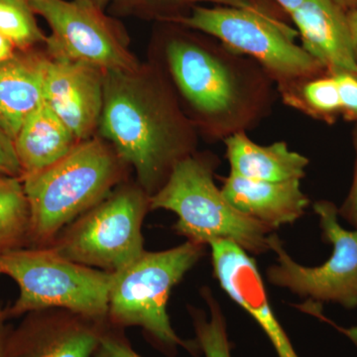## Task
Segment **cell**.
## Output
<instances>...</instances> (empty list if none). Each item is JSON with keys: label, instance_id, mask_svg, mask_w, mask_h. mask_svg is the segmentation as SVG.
I'll list each match as a JSON object with an SVG mask.
<instances>
[{"label": "cell", "instance_id": "obj_16", "mask_svg": "<svg viewBox=\"0 0 357 357\" xmlns=\"http://www.w3.org/2000/svg\"><path fill=\"white\" fill-rule=\"evenodd\" d=\"M48 62L49 56L24 50L0 64V128L13 141L43 102Z\"/></svg>", "mask_w": 357, "mask_h": 357}, {"label": "cell", "instance_id": "obj_8", "mask_svg": "<svg viewBox=\"0 0 357 357\" xmlns=\"http://www.w3.org/2000/svg\"><path fill=\"white\" fill-rule=\"evenodd\" d=\"M150 197L122 185L70 223L48 246L70 261L115 273L145 252L142 225Z\"/></svg>", "mask_w": 357, "mask_h": 357}, {"label": "cell", "instance_id": "obj_29", "mask_svg": "<svg viewBox=\"0 0 357 357\" xmlns=\"http://www.w3.org/2000/svg\"><path fill=\"white\" fill-rule=\"evenodd\" d=\"M347 18L349 33H351L352 48L357 61V10L347 11Z\"/></svg>", "mask_w": 357, "mask_h": 357}, {"label": "cell", "instance_id": "obj_4", "mask_svg": "<svg viewBox=\"0 0 357 357\" xmlns=\"http://www.w3.org/2000/svg\"><path fill=\"white\" fill-rule=\"evenodd\" d=\"M218 159L211 152L194 154L174 167L165 184L150 197V211L167 210L177 215L174 229L188 241L210 245L229 241L249 255L270 250L273 229L234 208L215 184Z\"/></svg>", "mask_w": 357, "mask_h": 357}, {"label": "cell", "instance_id": "obj_10", "mask_svg": "<svg viewBox=\"0 0 357 357\" xmlns=\"http://www.w3.org/2000/svg\"><path fill=\"white\" fill-rule=\"evenodd\" d=\"M48 22L49 57L83 63L103 72H134L140 68L121 33L102 8L88 0H29Z\"/></svg>", "mask_w": 357, "mask_h": 357}, {"label": "cell", "instance_id": "obj_18", "mask_svg": "<svg viewBox=\"0 0 357 357\" xmlns=\"http://www.w3.org/2000/svg\"><path fill=\"white\" fill-rule=\"evenodd\" d=\"M79 143L76 136L43 100L28 116L14 139L22 177L57 163Z\"/></svg>", "mask_w": 357, "mask_h": 357}, {"label": "cell", "instance_id": "obj_21", "mask_svg": "<svg viewBox=\"0 0 357 357\" xmlns=\"http://www.w3.org/2000/svg\"><path fill=\"white\" fill-rule=\"evenodd\" d=\"M29 0H0V33L13 42L17 50H29L46 41Z\"/></svg>", "mask_w": 357, "mask_h": 357}, {"label": "cell", "instance_id": "obj_7", "mask_svg": "<svg viewBox=\"0 0 357 357\" xmlns=\"http://www.w3.org/2000/svg\"><path fill=\"white\" fill-rule=\"evenodd\" d=\"M0 275L20 288L17 299L6 307L8 319L52 307L109 319L112 273L70 261L48 246L0 253Z\"/></svg>", "mask_w": 357, "mask_h": 357}, {"label": "cell", "instance_id": "obj_19", "mask_svg": "<svg viewBox=\"0 0 357 357\" xmlns=\"http://www.w3.org/2000/svg\"><path fill=\"white\" fill-rule=\"evenodd\" d=\"M30 211L21 178L0 177V253L29 248Z\"/></svg>", "mask_w": 357, "mask_h": 357}, {"label": "cell", "instance_id": "obj_23", "mask_svg": "<svg viewBox=\"0 0 357 357\" xmlns=\"http://www.w3.org/2000/svg\"><path fill=\"white\" fill-rule=\"evenodd\" d=\"M93 357H142L131 347L124 328L109 325Z\"/></svg>", "mask_w": 357, "mask_h": 357}, {"label": "cell", "instance_id": "obj_13", "mask_svg": "<svg viewBox=\"0 0 357 357\" xmlns=\"http://www.w3.org/2000/svg\"><path fill=\"white\" fill-rule=\"evenodd\" d=\"M208 246L213 274L222 290L264 331L278 357H299L275 316L255 260L232 241H213Z\"/></svg>", "mask_w": 357, "mask_h": 357}, {"label": "cell", "instance_id": "obj_6", "mask_svg": "<svg viewBox=\"0 0 357 357\" xmlns=\"http://www.w3.org/2000/svg\"><path fill=\"white\" fill-rule=\"evenodd\" d=\"M174 20L255 60L273 79L281 98L303 82L328 74L316 59L296 43L297 31L261 9L195 7L190 15Z\"/></svg>", "mask_w": 357, "mask_h": 357}, {"label": "cell", "instance_id": "obj_11", "mask_svg": "<svg viewBox=\"0 0 357 357\" xmlns=\"http://www.w3.org/2000/svg\"><path fill=\"white\" fill-rule=\"evenodd\" d=\"M109 319L69 310H38L9 328L0 357H93Z\"/></svg>", "mask_w": 357, "mask_h": 357}, {"label": "cell", "instance_id": "obj_9", "mask_svg": "<svg viewBox=\"0 0 357 357\" xmlns=\"http://www.w3.org/2000/svg\"><path fill=\"white\" fill-rule=\"evenodd\" d=\"M312 208L319 217L324 238L332 244L330 258L319 266H303L293 260L279 237L272 234L270 250L276 255L277 263L267 270L268 280L300 297L354 309L357 307V229L347 230L340 225L337 206L332 202L319 201Z\"/></svg>", "mask_w": 357, "mask_h": 357}, {"label": "cell", "instance_id": "obj_25", "mask_svg": "<svg viewBox=\"0 0 357 357\" xmlns=\"http://www.w3.org/2000/svg\"><path fill=\"white\" fill-rule=\"evenodd\" d=\"M14 141L0 128V177L22 178Z\"/></svg>", "mask_w": 357, "mask_h": 357}, {"label": "cell", "instance_id": "obj_28", "mask_svg": "<svg viewBox=\"0 0 357 357\" xmlns=\"http://www.w3.org/2000/svg\"><path fill=\"white\" fill-rule=\"evenodd\" d=\"M16 50L17 49L13 42L0 33V64L13 58L15 55Z\"/></svg>", "mask_w": 357, "mask_h": 357}, {"label": "cell", "instance_id": "obj_24", "mask_svg": "<svg viewBox=\"0 0 357 357\" xmlns=\"http://www.w3.org/2000/svg\"><path fill=\"white\" fill-rule=\"evenodd\" d=\"M333 76L337 79L342 114L356 122L357 126V74L344 72Z\"/></svg>", "mask_w": 357, "mask_h": 357}, {"label": "cell", "instance_id": "obj_17", "mask_svg": "<svg viewBox=\"0 0 357 357\" xmlns=\"http://www.w3.org/2000/svg\"><path fill=\"white\" fill-rule=\"evenodd\" d=\"M229 173L250 180L266 182L302 180L310 161L293 151L285 141L263 146L251 140L248 133H237L225 141Z\"/></svg>", "mask_w": 357, "mask_h": 357}, {"label": "cell", "instance_id": "obj_12", "mask_svg": "<svg viewBox=\"0 0 357 357\" xmlns=\"http://www.w3.org/2000/svg\"><path fill=\"white\" fill-rule=\"evenodd\" d=\"M103 93V70L75 61L49 57L44 102L79 142L93 137L98 129Z\"/></svg>", "mask_w": 357, "mask_h": 357}, {"label": "cell", "instance_id": "obj_26", "mask_svg": "<svg viewBox=\"0 0 357 357\" xmlns=\"http://www.w3.org/2000/svg\"><path fill=\"white\" fill-rule=\"evenodd\" d=\"M354 143L356 148V166H354V180L349 196L345 199L342 208H338V215L351 223L357 229V126L354 132Z\"/></svg>", "mask_w": 357, "mask_h": 357}, {"label": "cell", "instance_id": "obj_30", "mask_svg": "<svg viewBox=\"0 0 357 357\" xmlns=\"http://www.w3.org/2000/svg\"><path fill=\"white\" fill-rule=\"evenodd\" d=\"M290 15L304 2V0H274Z\"/></svg>", "mask_w": 357, "mask_h": 357}, {"label": "cell", "instance_id": "obj_3", "mask_svg": "<svg viewBox=\"0 0 357 357\" xmlns=\"http://www.w3.org/2000/svg\"><path fill=\"white\" fill-rule=\"evenodd\" d=\"M126 163L100 136L82 141L57 163L21 178L30 211L29 248H47L77 218L107 198Z\"/></svg>", "mask_w": 357, "mask_h": 357}, {"label": "cell", "instance_id": "obj_22", "mask_svg": "<svg viewBox=\"0 0 357 357\" xmlns=\"http://www.w3.org/2000/svg\"><path fill=\"white\" fill-rule=\"evenodd\" d=\"M202 294L210 307L211 316L206 319L203 312L192 311L199 351H203L206 357H231L222 310L208 289H204Z\"/></svg>", "mask_w": 357, "mask_h": 357}, {"label": "cell", "instance_id": "obj_2", "mask_svg": "<svg viewBox=\"0 0 357 357\" xmlns=\"http://www.w3.org/2000/svg\"><path fill=\"white\" fill-rule=\"evenodd\" d=\"M163 58L183 110L206 139L248 133L273 109L277 89L266 70L218 40L172 36Z\"/></svg>", "mask_w": 357, "mask_h": 357}, {"label": "cell", "instance_id": "obj_31", "mask_svg": "<svg viewBox=\"0 0 357 357\" xmlns=\"http://www.w3.org/2000/svg\"><path fill=\"white\" fill-rule=\"evenodd\" d=\"M326 321H328V319H326ZM328 323L332 324V325H333L332 321H328ZM333 326H335V328H337V330L340 331V332H342V333H344V335H347V337H349V340H351V342H354V344H356L357 347V325L351 326V328H340V326L335 325Z\"/></svg>", "mask_w": 357, "mask_h": 357}, {"label": "cell", "instance_id": "obj_15", "mask_svg": "<svg viewBox=\"0 0 357 357\" xmlns=\"http://www.w3.org/2000/svg\"><path fill=\"white\" fill-rule=\"evenodd\" d=\"M222 192L237 211L273 230L299 220L310 204L301 180L266 182L229 173Z\"/></svg>", "mask_w": 357, "mask_h": 357}, {"label": "cell", "instance_id": "obj_1", "mask_svg": "<svg viewBox=\"0 0 357 357\" xmlns=\"http://www.w3.org/2000/svg\"><path fill=\"white\" fill-rule=\"evenodd\" d=\"M98 130L133 167L137 184L149 197L165 184L178 162L197 152L199 142L165 72L153 66L105 72Z\"/></svg>", "mask_w": 357, "mask_h": 357}, {"label": "cell", "instance_id": "obj_20", "mask_svg": "<svg viewBox=\"0 0 357 357\" xmlns=\"http://www.w3.org/2000/svg\"><path fill=\"white\" fill-rule=\"evenodd\" d=\"M281 98L288 107L328 123H333L338 115H342L337 79L333 75L307 79Z\"/></svg>", "mask_w": 357, "mask_h": 357}, {"label": "cell", "instance_id": "obj_33", "mask_svg": "<svg viewBox=\"0 0 357 357\" xmlns=\"http://www.w3.org/2000/svg\"><path fill=\"white\" fill-rule=\"evenodd\" d=\"M88 1L91 2V3H93L95 6L102 8L103 4L107 3V2L109 1V0H88Z\"/></svg>", "mask_w": 357, "mask_h": 357}, {"label": "cell", "instance_id": "obj_14", "mask_svg": "<svg viewBox=\"0 0 357 357\" xmlns=\"http://www.w3.org/2000/svg\"><path fill=\"white\" fill-rule=\"evenodd\" d=\"M302 47L328 74H357L347 13L333 0H304L290 14Z\"/></svg>", "mask_w": 357, "mask_h": 357}, {"label": "cell", "instance_id": "obj_5", "mask_svg": "<svg viewBox=\"0 0 357 357\" xmlns=\"http://www.w3.org/2000/svg\"><path fill=\"white\" fill-rule=\"evenodd\" d=\"M204 245L187 241L176 248L147 252L121 271L112 273L109 292L110 325L139 326L166 351L183 347L199 351L195 342L182 340L171 326L167 306L171 291L202 256Z\"/></svg>", "mask_w": 357, "mask_h": 357}, {"label": "cell", "instance_id": "obj_27", "mask_svg": "<svg viewBox=\"0 0 357 357\" xmlns=\"http://www.w3.org/2000/svg\"><path fill=\"white\" fill-rule=\"evenodd\" d=\"M178 1H208L220 6L237 7V8L259 9L250 0H178Z\"/></svg>", "mask_w": 357, "mask_h": 357}, {"label": "cell", "instance_id": "obj_32", "mask_svg": "<svg viewBox=\"0 0 357 357\" xmlns=\"http://www.w3.org/2000/svg\"><path fill=\"white\" fill-rule=\"evenodd\" d=\"M337 6L347 11L357 10V0H333Z\"/></svg>", "mask_w": 357, "mask_h": 357}]
</instances>
